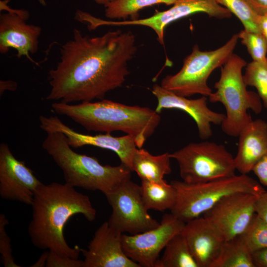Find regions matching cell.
<instances>
[{"mask_svg":"<svg viewBox=\"0 0 267 267\" xmlns=\"http://www.w3.org/2000/svg\"><path fill=\"white\" fill-rule=\"evenodd\" d=\"M60 50L59 61L48 73L50 90L45 99L71 103L103 99L121 87L137 46L131 31H110L91 37L75 29Z\"/></svg>","mask_w":267,"mask_h":267,"instance_id":"obj_1","label":"cell"},{"mask_svg":"<svg viewBox=\"0 0 267 267\" xmlns=\"http://www.w3.org/2000/svg\"><path fill=\"white\" fill-rule=\"evenodd\" d=\"M31 206L32 216L28 233L34 246L78 259L81 249L67 244L63 230L75 215L82 214L89 222L95 219L96 211L89 197L66 183H43L35 192Z\"/></svg>","mask_w":267,"mask_h":267,"instance_id":"obj_2","label":"cell"},{"mask_svg":"<svg viewBox=\"0 0 267 267\" xmlns=\"http://www.w3.org/2000/svg\"><path fill=\"white\" fill-rule=\"evenodd\" d=\"M51 106L55 113L69 117L88 131L123 132L134 138L138 148L153 134L161 121L155 110L104 99L77 104L58 101Z\"/></svg>","mask_w":267,"mask_h":267,"instance_id":"obj_3","label":"cell"},{"mask_svg":"<svg viewBox=\"0 0 267 267\" xmlns=\"http://www.w3.org/2000/svg\"><path fill=\"white\" fill-rule=\"evenodd\" d=\"M46 133L42 147L62 170L68 184L88 190H98L105 195L131 179L132 171L126 165H103L96 158L72 150L63 133Z\"/></svg>","mask_w":267,"mask_h":267,"instance_id":"obj_4","label":"cell"},{"mask_svg":"<svg viewBox=\"0 0 267 267\" xmlns=\"http://www.w3.org/2000/svg\"><path fill=\"white\" fill-rule=\"evenodd\" d=\"M246 61L233 53L221 67L219 80L214 88L216 90L208 96L212 103L220 102L224 106L226 114L221 126L227 135L238 136L252 120L248 110L258 114L262 110V102L255 92L247 89L242 70Z\"/></svg>","mask_w":267,"mask_h":267,"instance_id":"obj_5","label":"cell"},{"mask_svg":"<svg viewBox=\"0 0 267 267\" xmlns=\"http://www.w3.org/2000/svg\"><path fill=\"white\" fill-rule=\"evenodd\" d=\"M171 183L177 191L171 213L185 222L201 216L228 195L246 192L259 196L266 190L260 183L244 174L200 183L175 180Z\"/></svg>","mask_w":267,"mask_h":267,"instance_id":"obj_6","label":"cell"},{"mask_svg":"<svg viewBox=\"0 0 267 267\" xmlns=\"http://www.w3.org/2000/svg\"><path fill=\"white\" fill-rule=\"evenodd\" d=\"M238 39L237 34H234L224 44L210 51H202L198 45H194L190 54L184 58L180 70L166 76L161 86L187 97L197 94L208 97L213 92L207 84L209 76L233 53Z\"/></svg>","mask_w":267,"mask_h":267,"instance_id":"obj_7","label":"cell"},{"mask_svg":"<svg viewBox=\"0 0 267 267\" xmlns=\"http://www.w3.org/2000/svg\"><path fill=\"white\" fill-rule=\"evenodd\" d=\"M182 180L203 182L235 175L234 157L222 144L204 141L192 142L172 153Z\"/></svg>","mask_w":267,"mask_h":267,"instance_id":"obj_8","label":"cell"},{"mask_svg":"<svg viewBox=\"0 0 267 267\" xmlns=\"http://www.w3.org/2000/svg\"><path fill=\"white\" fill-rule=\"evenodd\" d=\"M105 196L112 208L107 222L115 230L134 235L159 225L160 222L148 213L142 198L140 186L131 179Z\"/></svg>","mask_w":267,"mask_h":267,"instance_id":"obj_9","label":"cell"},{"mask_svg":"<svg viewBox=\"0 0 267 267\" xmlns=\"http://www.w3.org/2000/svg\"><path fill=\"white\" fill-rule=\"evenodd\" d=\"M185 223L171 213L165 214L154 228L134 235L123 234L124 252L140 267H155L161 251L172 237L181 232Z\"/></svg>","mask_w":267,"mask_h":267,"instance_id":"obj_10","label":"cell"},{"mask_svg":"<svg viewBox=\"0 0 267 267\" xmlns=\"http://www.w3.org/2000/svg\"><path fill=\"white\" fill-rule=\"evenodd\" d=\"M257 196L246 192L228 195L205 212L203 216L224 241L232 239L246 229L255 215Z\"/></svg>","mask_w":267,"mask_h":267,"instance_id":"obj_11","label":"cell"},{"mask_svg":"<svg viewBox=\"0 0 267 267\" xmlns=\"http://www.w3.org/2000/svg\"><path fill=\"white\" fill-rule=\"evenodd\" d=\"M3 8L7 9V12L0 15V53L5 54L10 48H14L18 57L26 56L37 64L30 54L36 53L39 49L41 27L27 23L29 16L27 10L12 9L6 0L0 1V9Z\"/></svg>","mask_w":267,"mask_h":267,"instance_id":"obj_12","label":"cell"},{"mask_svg":"<svg viewBox=\"0 0 267 267\" xmlns=\"http://www.w3.org/2000/svg\"><path fill=\"white\" fill-rule=\"evenodd\" d=\"M197 13H204L210 17L218 19L229 18L231 12L219 4L216 0H178L169 9L156 11L152 16L143 19L108 21L109 25H138L152 29L162 44H164L166 27L178 20Z\"/></svg>","mask_w":267,"mask_h":267,"instance_id":"obj_13","label":"cell"},{"mask_svg":"<svg viewBox=\"0 0 267 267\" xmlns=\"http://www.w3.org/2000/svg\"><path fill=\"white\" fill-rule=\"evenodd\" d=\"M40 127L45 132H59L66 137L68 143L72 148L92 145L114 152L121 163L132 171V162L137 146L134 138L130 135L114 136L110 133L89 135L79 133L62 122L57 116L39 117ZM133 172V171H132Z\"/></svg>","mask_w":267,"mask_h":267,"instance_id":"obj_14","label":"cell"},{"mask_svg":"<svg viewBox=\"0 0 267 267\" xmlns=\"http://www.w3.org/2000/svg\"><path fill=\"white\" fill-rule=\"evenodd\" d=\"M43 183L23 161L17 159L8 145H0V196L5 200L31 205Z\"/></svg>","mask_w":267,"mask_h":267,"instance_id":"obj_15","label":"cell"},{"mask_svg":"<svg viewBox=\"0 0 267 267\" xmlns=\"http://www.w3.org/2000/svg\"><path fill=\"white\" fill-rule=\"evenodd\" d=\"M123 234L112 228L107 221L102 223L87 249H81L84 257L83 267H140L125 253Z\"/></svg>","mask_w":267,"mask_h":267,"instance_id":"obj_16","label":"cell"},{"mask_svg":"<svg viewBox=\"0 0 267 267\" xmlns=\"http://www.w3.org/2000/svg\"><path fill=\"white\" fill-rule=\"evenodd\" d=\"M152 92L157 100L155 111L160 113L164 109H177L182 110L195 121L200 138L203 140L210 138L212 134V124L221 125L225 114L210 109L207 105L206 96L189 99L155 84Z\"/></svg>","mask_w":267,"mask_h":267,"instance_id":"obj_17","label":"cell"},{"mask_svg":"<svg viewBox=\"0 0 267 267\" xmlns=\"http://www.w3.org/2000/svg\"><path fill=\"white\" fill-rule=\"evenodd\" d=\"M198 267H210L224 240L203 216L185 222L181 231Z\"/></svg>","mask_w":267,"mask_h":267,"instance_id":"obj_18","label":"cell"},{"mask_svg":"<svg viewBox=\"0 0 267 267\" xmlns=\"http://www.w3.org/2000/svg\"><path fill=\"white\" fill-rule=\"evenodd\" d=\"M235 157L236 170L247 175L267 154V123L261 119L252 120L241 131Z\"/></svg>","mask_w":267,"mask_h":267,"instance_id":"obj_19","label":"cell"},{"mask_svg":"<svg viewBox=\"0 0 267 267\" xmlns=\"http://www.w3.org/2000/svg\"><path fill=\"white\" fill-rule=\"evenodd\" d=\"M170 153L153 155L146 150L137 148L133 159L132 171L141 180L162 181L171 172Z\"/></svg>","mask_w":267,"mask_h":267,"instance_id":"obj_20","label":"cell"},{"mask_svg":"<svg viewBox=\"0 0 267 267\" xmlns=\"http://www.w3.org/2000/svg\"><path fill=\"white\" fill-rule=\"evenodd\" d=\"M142 198L146 209L161 212L171 210L177 200L174 186L165 180L162 181L141 180Z\"/></svg>","mask_w":267,"mask_h":267,"instance_id":"obj_21","label":"cell"},{"mask_svg":"<svg viewBox=\"0 0 267 267\" xmlns=\"http://www.w3.org/2000/svg\"><path fill=\"white\" fill-rule=\"evenodd\" d=\"M164 250L155 267H198L181 232L171 238Z\"/></svg>","mask_w":267,"mask_h":267,"instance_id":"obj_22","label":"cell"},{"mask_svg":"<svg viewBox=\"0 0 267 267\" xmlns=\"http://www.w3.org/2000/svg\"><path fill=\"white\" fill-rule=\"evenodd\" d=\"M210 267H255L252 253L238 236L223 242Z\"/></svg>","mask_w":267,"mask_h":267,"instance_id":"obj_23","label":"cell"},{"mask_svg":"<svg viewBox=\"0 0 267 267\" xmlns=\"http://www.w3.org/2000/svg\"><path fill=\"white\" fill-rule=\"evenodd\" d=\"M178 0H116L105 6V16L110 19L135 20L139 11L155 4L173 5Z\"/></svg>","mask_w":267,"mask_h":267,"instance_id":"obj_24","label":"cell"},{"mask_svg":"<svg viewBox=\"0 0 267 267\" xmlns=\"http://www.w3.org/2000/svg\"><path fill=\"white\" fill-rule=\"evenodd\" d=\"M217 2L237 17L243 24L244 29L261 33L258 15L247 0H216Z\"/></svg>","mask_w":267,"mask_h":267,"instance_id":"obj_25","label":"cell"},{"mask_svg":"<svg viewBox=\"0 0 267 267\" xmlns=\"http://www.w3.org/2000/svg\"><path fill=\"white\" fill-rule=\"evenodd\" d=\"M238 237L252 253L267 248V222L255 214L246 229Z\"/></svg>","mask_w":267,"mask_h":267,"instance_id":"obj_26","label":"cell"},{"mask_svg":"<svg viewBox=\"0 0 267 267\" xmlns=\"http://www.w3.org/2000/svg\"><path fill=\"white\" fill-rule=\"evenodd\" d=\"M243 79L247 86L256 89L264 106L267 109V57L264 61H252L247 64Z\"/></svg>","mask_w":267,"mask_h":267,"instance_id":"obj_27","label":"cell"},{"mask_svg":"<svg viewBox=\"0 0 267 267\" xmlns=\"http://www.w3.org/2000/svg\"><path fill=\"white\" fill-rule=\"evenodd\" d=\"M241 43L247 48L253 61L262 62L267 58V43L262 33L244 29L237 34Z\"/></svg>","mask_w":267,"mask_h":267,"instance_id":"obj_28","label":"cell"},{"mask_svg":"<svg viewBox=\"0 0 267 267\" xmlns=\"http://www.w3.org/2000/svg\"><path fill=\"white\" fill-rule=\"evenodd\" d=\"M9 223L8 219L3 214H0V253L2 263L4 267H20L12 256L10 237L6 233L5 227Z\"/></svg>","mask_w":267,"mask_h":267,"instance_id":"obj_29","label":"cell"},{"mask_svg":"<svg viewBox=\"0 0 267 267\" xmlns=\"http://www.w3.org/2000/svg\"><path fill=\"white\" fill-rule=\"evenodd\" d=\"M49 251V250H48ZM83 260L73 259L49 251L46 267H83Z\"/></svg>","mask_w":267,"mask_h":267,"instance_id":"obj_30","label":"cell"},{"mask_svg":"<svg viewBox=\"0 0 267 267\" xmlns=\"http://www.w3.org/2000/svg\"><path fill=\"white\" fill-rule=\"evenodd\" d=\"M252 171L258 178L261 184L267 187V154L255 164Z\"/></svg>","mask_w":267,"mask_h":267,"instance_id":"obj_31","label":"cell"},{"mask_svg":"<svg viewBox=\"0 0 267 267\" xmlns=\"http://www.w3.org/2000/svg\"><path fill=\"white\" fill-rule=\"evenodd\" d=\"M255 214L267 222V191L257 196L254 206Z\"/></svg>","mask_w":267,"mask_h":267,"instance_id":"obj_32","label":"cell"},{"mask_svg":"<svg viewBox=\"0 0 267 267\" xmlns=\"http://www.w3.org/2000/svg\"><path fill=\"white\" fill-rule=\"evenodd\" d=\"M252 256L255 267H267V248L252 253Z\"/></svg>","mask_w":267,"mask_h":267,"instance_id":"obj_33","label":"cell"},{"mask_svg":"<svg viewBox=\"0 0 267 267\" xmlns=\"http://www.w3.org/2000/svg\"><path fill=\"white\" fill-rule=\"evenodd\" d=\"M253 10L259 15L267 14V0H247Z\"/></svg>","mask_w":267,"mask_h":267,"instance_id":"obj_34","label":"cell"},{"mask_svg":"<svg viewBox=\"0 0 267 267\" xmlns=\"http://www.w3.org/2000/svg\"><path fill=\"white\" fill-rule=\"evenodd\" d=\"M17 87V83L13 81H1L0 83V94L5 90L14 91L16 89Z\"/></svg>","mask_w":267,"mask_h":267,"instance_id":"obj_35","label":"cell"},{"mask_svg":"<svg viewBox=\"0 0 267 267\" xmlns=\"http://www.w3.org/2000/svg\"><path fill=\"white\" fill-rule=\"evenodd\" d=\"M259 24L261 32L267 43V14L259 16Z\"/></svg>","mask_w":267,"mask_h":267,"instance_id":"obj_36","label":"cell"},{"mask_svg":"<svg viewBox=\"0 0 267 267\" xmlns=\"http://www.w3.org/2000/svg\"><path fill=\"white\" fill-rule=\"evenodd\" d=\"M49 251H44L39 259L31 267H44L46 266Z\"/></svg>","mask_w":267,"mask_h":267,"instance_id":"obj_37","label":"cell"},{"mask_svg":"<svg viewBox=\"0 0 267 267\" xmlns=\"http://www.w3.org/2000/svg\"><path fill=\"white\" fill-rule=\"evenodd\" d=\"M97 4H101L104 6L116 0H93Z\"/></svg>","mask_w":267,"mask_h":267,"instance_id":"obj_38","label":"cell"},{"mask_svg":"<svg viewBox=\"0 0 267 267\" xmlns=\"http://www.w3.org/2000/svg\"><path fill=\"white\" fill-rule=\"evenodd\" d=\"M38 2L43 6H46V3L45 0H38Z\"/></svg>","mask_w":267,"mask_h":267,"instance_id":"obj_39","label":"cell"}]
</instances>
